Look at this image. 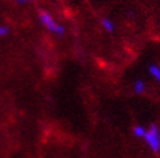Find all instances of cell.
<instances>
[{
  "label": "cell",
  "instance_id": "cell-8",
  "mask_svg": "<svg viewBox=\"0 0 160 158\" xmlns=\"http://www.w3.org/2000/svg\"><path fill=\"white\" fill-rule=\"evenodd\" d=\"M16 2H18V3L23 4V3H28V2H29V0H16Z\"/></svg>",
  "mask_w": 160,
  "mask_h": 158
},
{
  "label": "cell",
  "instance_id": "cell-5",
  "mask_svg": "<svg viewBox=\"0 0 160 158\" xmlns=\"http://www.w3.org/2000/svg\"><path fill=\"white\" fill-rule=\"evenodd\" d=\"M146 131H147V128L145 127V126L138 124V126H135V127L133 128V135L137 139H143L145 135H146Z\"/></svg>",
  "mask_w": 160,
  "mask_h": 158
},
{
  "label": "cell",
  "instance_id": "cell-2",
  "mask_svg": "<svg viewBox=\"0 0 160 158\" xmlns=\"http://www.w3.org/2000/svg\"><path fill=\"white\" fill-rule=\"evenodd\" d=\"M39 20H41L42 25L48 31H51L52 34L59 35V36H62L64 34H65V29H64V26L60 25L59 22H56L55 18L47 12H41V14H39Z\"/></svg>",
  "mask_w": 160,
  "mask_h": 158
},
{
  "label": "cell",
  "instance_id": "cell-6",
  "mask_svg": "<svg viewBox=\"0 0 160 158\" xmlns=\"http://www.w3.org/2000/svg\"><path fill=\"white\" fill-rule=\"evenodd\" d=\"M102 26L107 33H113L115 31V23L112 22L109 18H103L102 20Z\"/></svg>",
  "mask_w": 160,
  "mask_h": 158
},
{
  "label": "cell",
  "instance_id": "cell-7",
  "mask_svg": "<svg viewBox=\"0 0 160 158\" xmlns=\"http://www.w3.org/2000/svg\"><path fill=\"white\" fill-rule=\"evenodd\" d=\"M8 33H9V29L3 23H0V36H7Z\"/></svg>",
  "mask_w": 160,
  "mask_h": 158
},
{
  "label": "cell",
  "instance_id": "cell-4",
  "mask_svg": "<svg viewBox=\"0 0 160 158\" xmlns=\"http://www.w3.org/2000/svg\"><path fill=\"white\" fill-rule=\"evenodd\" d=\"M148 74L160 84V66H158V65H155V64L150 65V66H148Z\"/></svg>",
  "mask_w": 160,
  "mask_h": 158
},
{
  "label": "cell",
  "instance_id": "cell-3",
  "mask_svg": "<svg viewBox=\"0 0 160 158\" xmlns=\"http://www.w3.org/2000/svg\"><path fill=\"white\" fill-rule=\"evenodd\" d=\"M133 91H134V93H137V95H142L143 92L146 91V83H145V81H142V79L135 81L134 84H133Z\"/></svg>",
  "mask_w": 160,
  "mask_h": 158
},
{
  "label": "cell",
  "instance_id": "cell-1",
  "mask_svg": "<svg viewBox=\"0 0 160 158\" xmlns=\"http://www.w3.org/2000/svg\"><path fill=\"white\" fill-rule=\"evenodd\" d=\"M146 141L147 146L154 153L160 152V128L156 124H151L146 131V135L143 137Z\"/></svg>",
  "mask_w": 160,
  "mask_h": 158
}]
</instances>
